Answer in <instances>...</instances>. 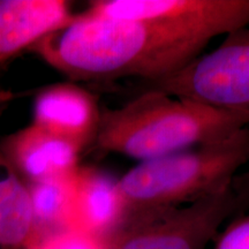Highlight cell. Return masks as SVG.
Wrapping results in <instances>:
<instances>
[{"label":"cell","instance_id":"cell-3","mask_svg":"<svg viewBox=\"0 0 249 249\" xmlns=\"http://www.w3.org/2000/svg\"><path fill=\"white\" fill-rule=\"evenodd\" d=\"M249 161V124L225 139L140 161L118 180L127 210L195 202L231 186Z\"/></svg>","mask_w":249,"mask_h":249},{"label":"cell","instance_id":"cell-12","mask_svg":"<svg viewBox=\"0 0 249 249\" xmlns=\"http://www.w3.org/2000/svg\"><path fill=\"white\" fill-rule=\"evenodd\" d=\"M77 169L53 178L26 183L33 209L34 239L71 230Z\"/></svg>","mask_w":249,"mask_h":249},{"label":"cell","instance_id":"cell-16","mask_svg":"<svg viewBox=\"0 0 249 249\" xmlns=\"http://www.w3.org/2000/svg\"><path fill=\"white\" fill-rule=\"evenodd\" d=\"M15 97L13 92L8 91V90H0V105L12 101Z\"/></svg>","mask_w":249,"mask_h":249},{"label":"cell","instance_id":"cell-6","mask_svg":"<svg viewBox=\"0 0 249 249\" xmlns=\"http://www.w3.org/2000/svg\"><path fill=\"white\" fill-rule=\"evenodd\" d=\"M90 13L173 23L211 38L249 26V0H98Z\"/></svg>","mask_w":249,"mask_h":249},{"label":"cell","instance_id":"cell-11","mask_svg":"<svg viewBox=\"0 0 249 249\" xmlns=\"http://www.w3.org/2000/svg\"><path fill=\"white\" fill-rule=\"evenodd\" d=\"M34 238L35 227L29 191L0 144V247L23 249Z\"/></svg>","mask_w":249,"mask_h":249},{"label":"cell","instance_id":"cell-1","mask_svg":"<svg viewBox=\"0 0 249 249\" xmlns=\"http://www.w3.org/2000/svg\"><path fill=\"white\" fill-rule=\"evenodd\" d=\"M213 39L173 23L118 20L85 11L31 48L71 81H156L181 70Z\"/></svg>","mask_w":249,"mask_h":249},{"label":"cell","instance_id":"cell-2","mask_svg":"<svg viewBox=\"0 0 249 249\" xmlns=\"http://www.w3.org/2000/svg\"><path fill=\"white\" fill-rule=\"evenodd\" d=\"M249 124V113L145 89L124 107L102 111L95 143L140 161L225 139Z\"/></svg>","mask_w":249,"mask_h":249},{"label":"cell","instance_id":"cell-9","mask_svg":"<svg viewBox=\"0 0 249 249\" xmlns=\"http://www.w3.org/2000/svg\"><path fill=\"white\" fill-rule=\"evenodd\" d=\"M74 18L64 0H0V70Z\"/></svg>","mask_w":249,"mask_h":249},{"label":"cell","instance_id":"cell-7","mask_svg":"<svg viewBox=\"0 0 249 249\" xmlns=\"http://www.w3.org/2000/svg\"><path fill=\"white\" fill-rule=\"evenodd\" d=\"M102 111L95 95L75 83H55L40 89L34 101L33 123L77 145L95 143Z\"/></svg>","mask_w":249,"mask_h":249},{"label":"cell","instance_id":"cell-4","mask_svg":"<svg viewBox=\"0 0 249 249\" xmlns=\"http://www.w3.org/2000/svg\"><path fill=\"white\" fill-rule=\"evenodd\" d=\"M238 209L230 186L188 204L127 210L104 244L107 249H207Z\"/></svg>","mask_w":249,"mask_h":249},{"label":"cell","instance_id":"cell-8","mask_svg":"<svg viewBox=\"0 0 249 249\" xmlns=\"http://www.w3.org/2000/svg\"><path fill=\"white\" fill-rule=\"evenodd\" d=\"M9 163L26 183L75 171L81 149L36 124L8 134L0 141Z\"/></svg>","mask_w":249,"mask_h":249},{"label":"cell","instance_id":"cell-5","mask_svg":"<svg viewBox=\"0 0 249 249\" xmlns=\"http://www.w3.org/2000/svg\"><path fill=\"white\" fill-rule=\"evenodd\" d=\"M145 89L249 113V26L227 34L218 48L181 70L145 82Z\"/></svg>","mask_w":249,"mask_h":249},{"label":"cell","instance_id":"cell-10","mask_svg":"<svg viewBox=\"0 0 249 249\" xmlns=\"http://www.w3.org/2000/svg\"><path fill=\"white\" fill-rule=\"evenodd\" d=\"M126 213L118 180L104 171L79 166L71 230L104 241Z\"/></svg>","mask_w":249,"mask_h":249},{"label":"cell","instance_id":"cell-15","mask_svg":"<svg viewBox=\"0 0 249 249\" xmlns=\"http://www.w3.org/2000/svg\"><path fill=\"white\" fill-rule=\"evenodd\" d=\"M232 191L234 193L238 208H248L249 207V172L238 173L233 178Z\"/></svg>","mask_w":249,"mask_h":249},{"label":"cell","instance_id":"cell-14","mask_svg":"<svg viewBox=\"0 0 249 249\" xmlns=\"http://www.w3.org/2000/svg\"><path fill=\"white\" fill-rule=\"evenodd\" d=\"M213 249H249V214L230 223L217 236Z\"/></svg>","mask_w":249,"mask_h":249},{"label":"cell","instance_id":"cell-13","mask_svg":"<svg viewBox=\"0 0 249 249\" xmlns=\"http://www.w3.org/2000/svg\"><path fill=\"white\" fill-rule=\"evenodd\" d=\"M23 249H107L104 241L76 230L38 236Z\"/></svg>","mask_w":249,"mask_h":249}]
</instances>
